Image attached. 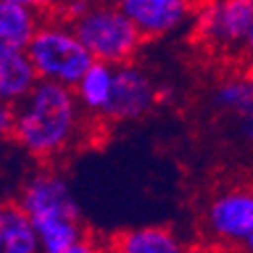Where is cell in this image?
Listing matches in <instances>:
<instances>
[{
	"mask_svg": "<svg viewBox=\"0 0 253 253\" xmlns=\"http://www.w3.org/2000/svg\"><path fill=\"white\" fill-rule=\"evenodd\" d=\"M4 49H8V47H4V45H2V43H0V53H2V51H4Z\"/></svg>",
	"mask_w": 253,
	"mask_h": 253,
	"instance_id": "obj_22",
	"label": "cell"
},
{
	"mask_svg": "<svg viewBox=\"0 0 253 253\" xmlns=\"http://www.w3.org/2000/svg\"><path fill=\"white\" fill-rule=\"evenodd\" d=\"M241 249H243L245 253H253V235L243 243V247H241Z\"/></svg>",
	"mask_w": 253,
	"mask_h": 253,
	"instance_id": "obj_20",
	"label": "cell"
},
{
	"mask_svg": "<svg viewBox=\"0 0 253 253\" xmlns=\"http://www.w3.org/2000/svg\"><path fill=\"white\" fill-rule=\"evenodd\" d=\"M116 81V67L103 61H93L91 67L83 73V77L73 87L77 101L87 116L99 118L108 110Z\"/></svg>",
	"mask_w": 253,
	"mask_h": 253,
	"instance_id": "obj_12",
	"label": "cell"
},
{
	"mask_svg": "<svg viewBox=\"0 0 253 253\" xmlns=\"http://www.w3.org/2000/svg\"><path fill=\"white\" fill-rule=\"evenodd\" d=\"M8 4H16V6H25V8H33L39 12H49L51 10V0H2Z\"/></svg>",
	"mask_w": 253,
	"mask_h": 253,
	"instance_id": "obj_18",
	"label": "cell"
},
{
	"mask_svg": "<svg viewBox=\"0 0 253 253\" xmlns=\"http://www.w3.org/2000/svg\"><path fill=\"white\" fill-rule=\"evenodd\" d=\"M99 2H105V4H114V6H122L126 0H99Z\"/></svg>",
	"mask_w": 253,
	"mask_h": 253,
	"instance_id": "obj_21",
	"label": "cell"
},
{
	"mask_svg": "<svg viewBox=\"0 0 253 253\" xmlns=\"http://www.w3.org/2000/svg\"><path fill=\"white\" fill-rule=\"evenodd\" d=\"M158 103L160 87L156 85L154 77L134 61L124 63L116 67L114 93L101 120L114 124L140 122L150 116Z\"/></svg>",
	"mask_w": 253,
	"mask_h": 253,
	"instance_id": "obj_6",
	"label": "cell"
},
{
	"mask_svg": "<svg viewBox=\"0 0 253 253\" xmlns=\"http://www.w3.org/2000/svg\"><path fill=\"white\" fill-rule=\"evenodd\" d=\"M25 51L39 79L61 83L67 87H75L95 61L75 35L69 20L63 16H47Z\"/></svg>",
	"mask_w": 253,
	"mask_h": 253,
	"instance_id": "obj_3",
	"label": "cell"
},
{
	"mask_svg": "<svg viewBox=\"0 0 253 253\" xmlns=\"http://www.w3.org/2000/svg\"><path fill=\"white\" fill-rule=\"evenodd\" d=\"M243 55L247 57V61L251 63V67H253V25L249 29V35L245 39V45H243Z\"/></svg>",
	"mask_w": 253,
	"mask_h": 253,
	"instance_id": "obj_19",
	"label": "cell"
},
{
	"mask_svg": "<svg viewBox=\"0 0 253 253\" xmlns=\"http://www.w3.org/2000/svg\"><path fill=\"white\" fill-rule=\"evenodd\" d=\"M197 2L199 0H126L122 10L148 41L170 37L191 25Z\"/></svg>",
	"mask_w": 253,
	"mask_h": 253,
	"instance_id": "obj_9",
	"label": "cell"
},
{
	"mask_svg": "<svg viewBox=\"0 0 253 253\" xmlns=\"http://www.w3.org/2000/svg\"><path fill=\"white\" fill-rule=\"evenodd\" d=\"M45 18V12L0 0V43L8 49H27Z\"/></svg>",
	"mask_w": 253,
	"mask_h": 253,
	"instance_id": "obj_14",
	"label": "cell"
},
{
	"mask_svg": "<svg viewBox=\"0 0 253 253\" xmlns=\"http://www.w3.org/2000/svg\"><path fill=\"white\" fill-rule=\"evenodd\" d=\"M14 118H16V108L6 101H0V140L12 138L14 132Z\"/></svg>",
	"mask_w": 253,
	"mask_h": 253,
	"instance_id": "obj_15",
	"label": "cell"
},
{
	"mask_svg": "<svg viewBox=\"0 0 253 253\" xmlns=\"http://www.w3.org/2000/svg\"><path fill=\"white\" fill-rule=\"evenodd\" d=\"M0 253H41L35 225L18 203L0 205Z\"/></svg>",
	"mask_w": 253,
	"mask_h": 253,
	"instance_id": "obj_13",
	"label": "cell"
},
{
	"mask_svg": "<svg viewBox=\"0 0 253 253\" xmlns=\"http://www.w3.org/2000/svg\"><path fill=\"white\" fill-rule=\"evenodd\" d=\"M209 108L227 118L233 138L253 150V67L221 77L209 91Z\"/></svg>",
	"mask_w": 253,
	"mask_h": 253,
	"instance_id": "obj_8",
	"label": "cell"
},
{
	"mask_svg": "<svg viewBox=\"0 0 253 253\" xmlns=\"http://www.w3.org/2000/svg\"><path fill=\"white\" fill-rule=\"evenodd\" d=\"M67 20L91 57L114 67L132 63L146 41L122 6L99 0L67 16Z\"/></svg>",
	"mask_w": 253,
	"mask_h": 253,
	"instance_id": "obj_2",
	"label": "cell"
},
{
	"mask_svg": "<svg viewBox=\"0 0 253 253\" xmlns=\"http://www.w3.org/2000/svg\"><path fill=\"white\" fill-rule=\"evenodd\" d=\"M18 205L33 223L47 219L83 221L69 180L55 170H37L31 174L20 188Z\"/></svg>",
	"mask_w": 253,
	"mask_h": 253,
	"instance_id": "obj_7",
	"label": "cell"
},
{
	"mask_svg": "<svg viewBox=\"0 0 253 253\" xmlns=\"http://www.w3.org/2000/svg\"><path fill=\"white\" fill-rule=\"evenodd\" d=\"M203 231L219 245L243 247L253 235V186L233 184L217 191L203 209Z\"/></svg>",
	"mask_w": 253,
	"mask_h": 253,
	"instance_id": "obj_5",
	"label": "cell"
},
{
	"mask_svg": "<svg viewBox=\"0 0 253 253\" xmlns=\"http://www.w3.org/2000/svg\"><path fill=\"white\" fill-rule=\"evenodd\" d=\"M59 253H108V249H103V245H99L95 239H91L87 235V237H83L81 241H77L75 245L63 249Z\"/></svg>",
	"mask_w": 253,
	"mask_h": 253,
	"instance_id": "obj_17",
	"label": "cell"
},
{
	"mask_svg": "<svg viewBox=\"0 0 253 253\" xmlns=\"http://www.w3.org/2000/svg\"><path fill=\"white\" fill-rule=\"evenodd\" d=\"M108 253H186V245L170 227L144 225L118 233Z\"/></svg>",
	"mask_w": 253,
	"mask_h": 253,
	"instance_id": "obj_10",
	"label": "cell"
},
{
	"mask_svg": "<svg viewBox=\"0 0 253 253\" xmlns=\"http://www.w3.org/2000/svg\"><path fill=\"white\" fill-rule=\"evenodd\" d=\"M253 25V0H199L193 35L215 53H243Z\"/></svg>",
	"mask_w": 253,
	"mask_h": 253,
	"instance_id": "obj_4",
	"label": "cell"
},
{
	"mask_svg": "<svg viewBox=\"0 0 253 253\" xmlns=\"http://www.w3.org/2000/svg\"><path fill=\"white\" fill-rule=\"evenodd\" d=\"M39 83V75L25 49H4L0 53V101L16 105Z\"/></svg>",
	"mask_w": 253,
	"mask_h": 253,
	"instance_id": "obj_11",
	"label": "cell"
},
{
	"mask_svg": "<svg viewBox=\"0 0 253 253\" xmlns=\"http://www.w3.org/2000/svg\"><path fill=\"white\" fill-rule=\"evenodd\" d=\"M85 116L73 87L39 79L16 105L12 138L33 158L55 160L81 138Z\"/></svg>",
	"mask_w": 253,
	"mask_h": 253,
	"instance_id": "obj_1",
	"label": "cell"
},
{
	"mask_svg": "<svg viewBox=\"0 0 253 253\" xmlns=\"http://www.w3.org/2000/svg\"><path fill=\"white\" fill-rule=\"evenodd\" d=\"M93 2H97V0H51V8H57L63 18H67Z\"/></svg>",
	"mask_w": 253,
	"mask_h": 253,
	"instance_id": "obj_16",
	"label": "cell"
}]
</instances>
